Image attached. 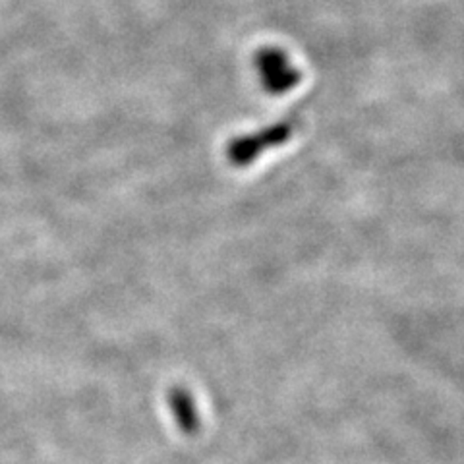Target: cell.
I'll return each instance as SVG.
<instances>
[{"label":"cell","instance_id":"6da1fadb","mask_svg":"<svg viewBox=\"0 0 464 464\" xmlns=\"http://www.w3.org/2000/svg\"><path fill=\"white\" fill-rule=\"evenodd\" d=\"M170 402H172V409H174V414H177L180 428L186 433H194L198 430V416H196L192 401L188 399L184 393H174Z\"/></svg>","mask_w":464,"mask_h":464}]
</instances>
